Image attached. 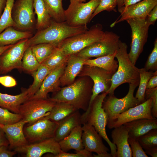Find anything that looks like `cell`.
<instances>
[{
    "label": "cell",
    "instance_id": "1",
    "mask_svg": "<svg viewBox=\"0 0 157 157\" xmlns=\"http://www.w3.org/2000/svg\"><path fill=\"white\" fill-rule=\"evenodd\" d=\"M93 84L92 80H86L83 78L79 79L60 88L50 99L56 102L70 104L78 110L85 111L91 96Z\"/></svg>",
    "mask_w": 157,
    "mask_h": 157
},
{
    "label": "cell",
    "instance_id": "2",
    "mask_svg": "<svg viewBox=\"0 0 157 157\" xmlns=\"http://www.w3.org/2000/svg\"><path fill=\"white\" fill-rule=\"evenodd\" d=\"M87 25L73 26L65 21L56 22L52 19L50 25L28 39L29 46L42 43H50L57 45L64 40L76 35L88 29Z\"/></svg>",
    "mask_w": 157,
    "mask_h": 157
},
{
    "label": "cell",
    "instance_id": "3",
    "mask_svg": "<svg viewBox=\"0 0 157 157\" xmlns=\"http://www.w3.org/2000/svg\"><path fill=\"white\" fill-rule=\"evenodd\" d=\"M127 47L126 43L119 40L115 55L117 60L118 67L112 76L108 94H114L115 89L124 83L139 85L140 75L138 68L130 60L127 51Z\"/></svg>",
    "mask_w": 157,
    "mask_h": 157
},
{
    "label": "cell",
    "instance_id": "4",
    "mask_svg": "<svg viewBox=\"0 0 157 157\" xmlns=\"http://www.w3.org/2000/svg\"><path fill=\"white\" fill-rule=\"evenodd\" d=\"M104 32L102 25L96 24L85 32L64 40L57 47L66 56L76 54L88 46L101 40Z\"/></svg>",
    "mask_w": 157,
    "mask_h": 157
},
{
    "label": "cell",
    "instance_id": "5",
    "mask_svg": "<svg viewBox=\"0 0 157 157\" xmlns=\"http://www.w3.org/2000/svg\"><path fill=\"white\" fill-rule=\"evenodd\" d=\"M108 94V92H103L93 101L89 111L86 122L93 126L102 138L107 143L112 157H116V147L110 140L106 134V127L107 125V117L102 106L103 102Z\"/></svg>",
    "mask_w": 157,
    "mask_h": 157
},
{
    "label": "cell",
    "instance_id": "6",
    "mask_svg": "<svg viewBox=\"0 0 157 157\" xmlns=\"http://www.w3.org/2000/svg\"><path fill=\"white\" fill-rule=\"evenodd\" d=\"M113 75L108 71L97 67L86 65L85 67H83L78 76L89 77L92 81L93 84L88 109L81 115L83 121H86L91 105L95 98L100 93L108 92L111 85Z\"/></svg>",
    "mask_w": 157,
    "mask_h": 157
},
{
    "label": "cell",
    "instance_id": "7",
    "mask_svg": "<svg viewBox=\"0 0 157 157\" xmlns=\"http://www.w3.org/2000/svg\"><path fill=\"white\" fill-rule=\"evenodd\" d=\"M100 0H90L86 3L70 1L65 10V22L69 25L77 26L87 25L97 7Z\"/></svg>",
    "mask_w": 157,
    "mask_h": 157
},
{
    "label": "cell",
    "instance_id": "8",
    "mask_svg": "<svg viewBox=\"0 0 157 157\" xmlns=\"http://www.w3.org/2000/svg\"><path fill=\"white\" fill-rule=\"evenodd\" d=\"M119 38L118 35L113 31H104L101 40L88 46L76 54L88 59L113 54L118 49Z\"/></svg>",
    "mask_w": 157,
    "mask_h": 157
},
{
    "label": "cell",
    "instance_id": "9",
    "mask_svg": "<svg viewBox=\"0 0 157 157\" xmlns=\"http://www.w3.org/2000/svg\"><path fill=\"white\" fill-rule=\"evenodd\" d=\"M126 21L131 30V48L128 55L131 62L135 65L147 42L150 26L145 19H131Z\"/></svg>",
    "mask_w": 157,
    "mask_h": 157
},
{
    "label": "cell",
    "instance_id": "10",
    "mask_svg": "<svg viewBox=\"0 0 157 157\" xmlns=\"http://www.w3.org/2000/svg\"><path fill=\"white\" fill-rule=\"evenodd\" d=\"M138 85L129 84L128 92L122 98H117L114 94H108V95L106 97L103 102L102 106L106 113L107 122L115 115L139 104L137 99L134 96L135 89Z\"/></svg>",
    "mask_w": 157,
    "mask_h": 157
},
{
    "label": "cell",
    "instance_id": "11",
    "mask_svg": "<svg viewBox=\"0 0 157 157\" xmlns=\"http://www.w3.org/2000/svg\"><path fill=\"white\" fill-rule=\"evenodd\" d=\"M56 102L50 98L28 99L20 106L19 114L30 124L48 115Z\"/></svg>",
    "mask_w": 157,
    "mask_h": 157
},
{
    "label": "cell",
    "instance_id": "12",
    "mask_svg": "<svg viewBox=\"0 0 157 157\" xmlns=\"http://www.w3.org/2000/svg\"><path fill=\"white\" fill-rule=\"evenodd\" d=\"M33 0H17L14 2L12 16L16 24L15 29L31 31L36 26Z\"/></svg>",
    "mask_w": 157,
    "mask_h": 157
},
{
    "label": "cell",
    "instance_id": "13",
    "mask_svg": "<svg viewBox=\"0 0 157 157\" xmlns=\"http://www.w3.org/2000/svg\"><path fill=\"white\" fill-rule=\"evenodd\" d=\"M28 39L22 40L13 44L0 56V74H7L14 69H22V58L29 47Z\"/></svg>",
    "mask_w": 157,
    "mask_h": 157
},
{
    "label": "cell",
    "instance_id": "14",
    "mask_svg": "<svg viewBox=\"0 0 157 157\" xmlns=\"http://www.w3.org/2000/svg\"><path fill=\"white\" fill-rule=\"evenodd\" d=\"M151 98L122 113L115 115L107 122L108 128L112 129L134 120L142 119H154L152 116Z\"/></svg>",
    "mask_w": 157,
    "mask_h": 157
},
{
    "label": "cell",
    "instance_id": "15",
    "mask_svg": "<svg viewBox=\"0 0 157 157\" xmlns=\"http://www.w3.org/2000/svg\"><path fill=\"white\" fill-rule=\"evenodd\" d=\"M58 125L44 116L24 127V135L29 144L39 142L54 138Z\"/></svg>",
    "mask_w": 157,
    "mask_h": 157
},
{
    "label": "cell",
    "instance_id": "16",
    "mask_svg": "<svg viewBox=\"0 0 157 157\" xmlns=\"http://www.w3.org/2000/svg\"><path fill=\"white\" fill-rule=\"evenodd\" d=\"M14 151L25 157H40L47 153H51L54 157L62 150L58 142L52 138L16 148Z\"/></svg>",
    "mask_w": 157,
    "mask_h": 157
},
{
    "label": "cell",
    "instance_id": "17",
    "mask_svg": "<svg viewBox=\"0 0 157 157\" xmlns=\"http://www.w3.org/2000/svg\"><path fill=\"white\" fill-rule=\"evenodd\" d=\"M157 5V0H142L127 7L123 6L118 11L120 17L112 24L110 26L131 19H145L151 10Z\"/></svg>",
    "mask_w": 157,
    "mask_h": 157
},
{
    "label": "cell",
    "instance_id": "18",
    "mask_svg": "<svg viewBox=\"0 0 157 157\" xmlns=\"http://www.w3.org/2000/svg\"><path fill=\"white\" fill-rule=\"evenodd\" d=\"M82 126V139L84 149L97 155L107 153L109 149L103 143L102 137L93 126L86 122Z\"/></svg>",
    "mask_w": 157,
    "mask_h": 157
},
{
    "label": "cell",
    "instance_id": "19",
    "mask_svg": "<svg viewBox=\"0 0 157 157\" xmlns=\"http://www.w3.org/2000/svg\"><path fill=\"white\" fill-rule=\"evenodd\" d=\"M67 63V61L52 70L46 76L38 90L29 99H47L49 93H54L58 91L60 88V78Z\"/></svg>",
    "mask_w": 157,
    "mask_h": 157
},
{
    "label": "cell",
    "instance_id": "20",
    "mask_svg": "<svg viewBox=\"0 0 157 157\" xmlns=\"http://www.w3.org/2000/svg\"><path fill=\"white\" fill-rule=\"evenodd\" d=\"M27 122L21 120L10 124L0 123V127L4 132L8 141L10 148L13 149L29 144L24 135L23 129Z\"/></svg>",
    "mask_w": 157,
    "mask_h": 157
},
{
    "label": "cell",
    "instance_id": "21",
    "mask_svg": "<svg viewBox=\"0 0 157 157\" xmlns=\"http://www.w3.org/2000/svg\"><path fill=\"white\" fill-rule=\"evenodd\" d=\"M87 59L76 54L69 56L66 66L60 78V85L64 87L73 83L81 71L84 62Z\"/></svg>",
    "mask_w": 157,
    "mask_h": 157
},
{
    "label": "cell",
    "instance_id": "22",
    "mask_svg": "<svg viewBox=\"0 0 157 157\" xmlns=\"http://www.w3.org/2000/svg\"><path fill=\"white\" fill-rule=\"evenodd\" d=\"M113 142L117 148L116 157H132V153L128 142V131L123 125L115 127L112 131Z\"/></svg>",
    "mask_w": 157,
    "mask_h": 157
},
{
    "label": "cell",
    "instance_id": "23",
    "mask_svg": "<svg viewBox=\"0 0 157 157\" xmlns=\"http://www.w3.org/2000/svg\"><path fill=\"white\" fill-rule=\"evenodd\" d=\"M123 125L127 130L129 136L138 140L140 137L150 130L157 129V119L156 118H142Z\"/></svg>",
    "mask_w": 157,
    "mask_h": 157
},
{
    "label": "cell",
    "instance_id": "24",
    "mask_svg": "<svg viewBox=\"0 0 157 157\" xmlns=\"http://www.w3.org/2000/svg\"><path fill=\"white\" fill-rule=\"evenodd\" d=\"M81 115L78 110L58 122L54 137L57 141L68 135L76 127L81 125Z\"/></svg>",
    "mask_w": 157,
    "mask_h": 157
},
{
    "label": "cell",
    "instance_id": "25",
    "mask_svg": "<svg viewBox=\"0 0 157 157\" xmlns=\"http://www.w3.org/2000/svg\"><path fill=\"white\" fill-rule=\"evenodd\" d=\"M28 99L27 89L17 95H11L0 92V107L12 112L19 114L21 105Z\"/></svg>",
    "mask_w": 157,
    "mask_h": 157
},
{
    "label": "cell",
    "instance_id": "26",
    "mask_svg": "<svg viewBox=\"0 0 157 157\" xmlns=\"http://www.w3.org/2000/svg\"><path fill=\"white\" fill-rule=\"evenodd\" d=\"M82 132L81 125L78 126L68 135L59 142L61 150L67 152L71 149L78 151L83 149L82 139Z\"/></svg>",
    "mask_w": 157,
    "mask_h": 157
},
{
    "label": "cell",
    "instance_id": "27",
    "mask_svg": "<svg viewBox=\"0 0 157 157\" xmlns=\"http://www.w3.org/2000/svg\"><path fill=\"white\" fill-rule=\"evenodd\" d=\"M33 36L32 32L22 31L13 27H9L0 33V46L14 44L22 40L29 38Z\"/></svg>",
    "mask_w": 157,
    "mask_h": 157
},
{
    "label": "cell",
    "instance_id": "28",
    "mask_svg": "<svg viewBox=\"0 0 157 157\" xmlns=\"http://www.w3.org/2000/svg\"><path fill=\"white\" fill-rule=\"evenodd\" d=\"M116 51L112 54L97 58L94 59H87L85 61L84 65L100 68L113 74L118 67V61L115 59Z\"/></svg>",
    "mask_w": 157,
    "mask_h": 157
},
{
    "label": "cell",
    "instance_id": "29",
    "mask_svg": "<svg viewBox=\"0 0 157 157\" xmlns=\"http://www.w3.org/2000/svg\"><path fill=\"white\" fill-rule=\"evenodd\" d=\"M34 13L37 15L35 28L37 31L43 29L50 24L51 18L42 0H33Z\"/></svg>",
    "mask_w": 157,
    "mask_h": 157
},
{
    "label": "cell",
    "instance_id": "30",
    "mask_svg": "<svg viewBox=\"0 0 157 157\" xmlns=\"http://www.w3.org/2000/svg\"><path fill=\"white\" fill-rule=\"evenodd\" d=\"M77 110L70 104L58 102L45 117L52 121L58 122Z\"/></svg>",
    "mask_w": 157,
    "mask_h": 157
},
{
    "label": "cell",
    "instance_id": "31",
    "mask_svg": "<svg viewBox=\"0 0 157 157\" xmlns=\"http://www.w3.org/2000/svg\"><path fill=\"white\" fill-rule=\"evenodd\" d=\"M53 70L44 65L40 64L38 69L31 74L33 81L31 85L27 89L28 99L38 90L46 76Z\"/></svg>",
    "mask_w": 157,
    "mask_h": 157
},
{
    "label": "cell",
    "instance_id": "32",
    "mask_svg": "<svg viewBox=\"0 0 157 157\" xmlns=\"http://www.w3.org/2000/svg\"><path fill=\"white\" fill-rule=\"evenodd\" d=\"M51 18L58 22L65 21L63 0H42Z\"/></svg>",
    "mask_w": 157,
    "mask_h": 157
},
{
    "label": "cell",
    "instance_id": "33",
    "mask_svg": "<svg viewBox=\"0 0 157 157\" xmlns=\"http://www.w3.org/2000/svg\"><path fill=\"white\" fill-rule=\"evenodd\" d=\"M138 70L140 75V81L139 87L135 97L140 104L146 100L145 94L147 83L151 76L157 74V71L155 72L147 71L144 68H138Z\"/></svg>",
    "mask_w": 157,
    "mask_h": 157
},
{
    "label": "cell",
    "instance_id": "34",
    "mask_svg": "<svg viewBox=\"0 0 157 157\" xmlns=\"http://www.w3.org/2000/svg\"><path fill=\"white\" fill-rule=\"evenodd\" d=\"M58 45L50 43H42L31 46L32 52L41 64L54 51Z\"/></svg>",
    "mask_w": 157,
    "mask_h": 157
},
{
    "label": "cell",
    "instance_id": "35",
    "mask_svg": "<svg viewBox=\"0 0 157 157\" xmlns=\"http://www.w3.org/2000/svg\"><path fill=\"white\" fill-rule=\"evenodd\" d=\"M15 0H7L5 6L0 17V33L11 26L15 28L16 24L12 17V12Z\"/></svg>",
    "mask_w": 157,
    "mask_h": 157
},
{
    "label": "cell",
    "instance_id": "36",
    "mask_svg": "<svg viewBox=\"0 0 157 157\" xmlns=\"http://www.w3.org/2000/svg\"><path fill=\"white\" fill-rule=\"evenodd\" d=\"M40 65L33 55L31 47H28L25 51L22 58V69L31 74L38 69Z\"/></svg>",
    "mask_w": 157,
    "mask_h": 157
},
{
    "label": "cell",
    "instance_id": "37",
    "mask_svg": "<svg viewBox=\"0 0 157 157\" xmlns=\"http://www.w3.org/2000/svg\"><path fill=\"white\" fill-rule=\"evenodd\" d=\"M69 56L65 55L57 47L50 56L41 64L53 69L67 61Z\"/></svg>",
    "mask_w": 157,
    "mask_h": 157
},
{
    "label": "cell",
    "instance_id": "38",
    "mask_svg": "<svg viewBox=\"0 0 157 157\" xmlns=\"http://www.w3.org/2000/svg\"><path fill=\"white\" fill-rule=\"evenodd\" d=\"M138 140L144 150L157 146V129L150 130L140 137Z\"/></svg>",
    "mask_w": 157,
    "mask_h": 157
},
{
    "label": "cell",
    "instance_id": "39",
    "mask_svg": "<svg viewBox=\"0 0 157 157\" xmlns=\"http://www.w3.org/2000/svg\"><path fill=\"white\" fill-rule=\"evenodd\" d=\"M22 119L19 114L10 112L7 109L0 107V123L4 125L13 124Z\"/></svg>",
    "mask_w": 157,
    "mask_h": 157
},
{
    "label": "cell",
    "instance_id": "40",
    "mask_svg": "<svg viewBox=\"0 0 157 157\" xmlns=\"http://www.w3.org/2000/svg\"><path fill=\"white\" fill-rule=\"evenodd\" d=\"M117 6L116 0H100L99 4L91 16L90 21L94 17L103 11L117 12L116 9Z\"/></svg>",
    "mask_w": 157,
    "mask_h": 157
},
{
    "label": "cell",
    "instance_id": "41",
    "mask_svg": "<svg viewBox=\"0 0 157 157\" xmlns=\"http://www.w3.org/2000/svg\"><path fill=\"white\" fill-rule=\"evenodd\" d=\"M144 68L147 71L157 70V39L154 42L153 49L149 56Z\"/></svg>",
    "mask_w": 157,
    "mask_h": 157
},
{
    "label": "cell",
    "instance_id": "42",
    "mask_svg": "<svg viewBox=\"0 0 157 157\" xmlns=\"http://www.w3.org/2000/svg\"><path fill=\"white\" fill-rule=\"evenodd\" d=\"M128 142L133 157H148L138 140L129 137Z\"/></svg>",
    "mask_w": 157,
    "mask_h": 157
},
{
    "label": "cell",
    "instance_id": "43",
    "mask_svg": "<svg viewBox=\"0 0 157 157\" xmlns=\"http://www.w3.org/2000/svg\"><path fill=\"white\" fill-rule=\"evenodd\" d=\"M145 98L146 100L150 98H152L153 104L152 113L153 117L155 118H157V87L151 89H146Z\"/></svg>",
    "mask_w": 157,
    "mask_h": 157
},
{
    "label": "cell",
    "instance_id": "44",
    "mask_svg": "<svg viewBox=\"0 0 157 157\" xmlns=\"http://www.w3.org/2000/svg\"><path fill=\"white\" fill-rule=\"evenodd\" d=\"M55 157H92L93 154L84 149L81 150L76 151L75 154L67 153L61 151Z\"/></svg>",
    "mask_w": 157,
    "mask_h": 157
},
{
    "label": "cell",
    "instance_id": "45",
    "mask_svg": "<svg viewBox=\"0 0 157 157\" xmlns=\"http://www.w3.org/2000/svg\"><path fill=\"white\" fill-rule=\"evenodd\" d=\"M0 83L6 87H12L17 85L15 79L12 76L8 75L0 76Z\"/></svg>",
    "mask_w": 157,
    "mask_h": 157
},
{
    "label": "cell",
    "instance_id": "46",
    "mask_svg": "<svg viewBox=\"0 0 157 157\" xmlns=\"http://www.w3.org/2000/svg\"><path fill=\"white\" fill-rule=\"evenodd\" d=\"M157 19V5L149 12L147 16L145 21L149 26L154 25Z\"/></svg>",
    "mask_w": 157,
    "mask_h": 157
},
{
    "label": "cell",
    "instance_id": "47",
    "mask_svg": "<svg viewBox=\"0 0 157 157\" xmlns=\"http://www.w3.org/2000/svg\"><path fill=\"white\" fill-rule=\"evenodd\" d=\"M7 147L5 146L0 147V157H12L17 153L14 151L8 150Z\"/></svg>",
    "mask_w": 157,
    "mask_h": 157
},
{
    "label": "cell",
    "instance_id": "48",
    "mask_svg": "<svg viewBox=\"0 0 157 157\" xmlns=\"http://www.w3.org/2000/svg\"><path fill=\"white\" fill-rule=\"evenodd\" d=\"M157 87V74L151 76L147 83L146 89H151Z\"/></svg>",
    "mask_w": 157,
    "mask_h": 157
},
{
    "label": "cell",
    "instance_id": "49",
    "mask_svg": "<svg viewBox=\"0 0 157 157\" xmlns=\"http://www.w3.org/2000/svg\"><path fill=\"white\" fill-rule=\"evenodd\" d=\"M3 131L0 127V147L2 146L8 147L9 143Z\"/></svg>",
    "mask_w": 157,
    "mask_h": 157
},
{
    "label": "cell",
    "instance_id": "50",
    "mask_svg": "<svg viewBox=\"0 0 157 157\" xmlns=\"http://www.w3.org/2000/svg\"><path fill=\"white\" fill-rule=\"evenodd\" d=\"M146 153L152 157H157V146L145 149Z\"/></svg>",
    "mask_w": 157,
    "mask_h": 157
},
{
    "label": "cell",
    "instance_id": "51",
    "mask_svg": "<svg viewBox=\"0 0 157 157\" xmlns=\"http://www.w3.org/2000/svg\"><path fill=\"white\" fill-rule=\"evenodd\" d=\"M142 0H124V6L126 7L136 3Z\"/></svg>",
    "mask_w": 157,
    "mask_h": 157
},
{
    "label": "cell",
    "instance_id": "52",
    "mask_svg": "<svg viewBox=\"0 0 157 157\" xmlns=\"http://www.w3.org/2000/svg\"><path fill=\"white\" fill-rule=\"evenodd\" d=\"M7 0H0V17L5 6Z\"/></svg>",
    "mask_w": 157,
    "mask_h": 157
},
{
    "label": "cell",
    "instance_id": "53",
    "mask_svg": "<svg viewBox=\"0 0 157 157\" xmlns=\"http://www.w3.org/2000/svg\"><path fill=\"white\" fill-rule=\"evenodd\" d=\"M13 44L5 46H0V56L6 50L11 47Z\"/></svg>",
    "mask_w": 157,
    "mask_h": 157
},
{
    "label": "cell",
    "instance_id": "54",
    "mask_svg": "<svg viewBox=\"0 0 157 157\" xmlns=\"http://www.w3.org/2000/svg\"><path fill=\"white\" fill-rule=\"evenodd\" d=\"M124 0H116L118 10L124 6Z\"/></svg>",
    "mask_w": 157,
    "mask_h": 157
},
{
    "label": "cell",
    "instance_id": "55",
    "mask_svg": "<svg viewBox=\"0 0 157 157\" xmlns=\"http://www.w3.org/2000/svg\"><path fill=\"white\" fill-rule=\"evenodd\" d=\"M93 157H113L111 154L108 153L106 154H102L101 155H97L93 154Z\"/></svg>",
    "mask_w": 157,
    "mask_h": 157
},
{
    "label": "cell",
    "instance_id": "56",
    "mask_svg": "<svg viewBox=\"0 0 157 157\" xmlns=\"http://www.w3.org/2000/svg\"><path fill=\"white\" fill-rule=\"evenodd\" d=\"M86 0H70V1H74L80 2H84L86 1Z\"/></svg>",
    "mask_w": 157,
    "mask_h": 157
}]
</instances>
